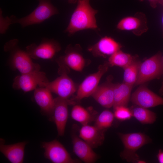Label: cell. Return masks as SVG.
I'll use <instances>...</instances> for the list:
<instances>
[{
  "label": "cell",
  "instance_id": "52a82bcc",
  "mask_svg": "<svg viewBox=\"0 0 163 163\" xmlns=\"http://www.w3.org/2000/svg\"><path fill=\"white\" fill-rule=\"evenodd\" d=\"M59 43L53 39L43 38L39 44L33 43L26 47V51L33 59H51L59 51Z\"/></svg>",
  "mask_w": 163,
  "mask_h": 163
},
{
  "label": "cell",
  "instance_id": "44dd1931",
  "mask_svg": "<svg viewBox=\"0 0 163 163\" xmlns=\"http://www.w3.org/2000/svg\"><path fill=\"white\" fill-rule=\"evenodd\" d=\"M133 86L124 82L114 84L113 108L118 106H127Z\"/></svg>",
  "mask_w": 163,
  "mask_h": 163
},
{
  "label": "cell",
  "instance_id": "30bf717a",
  "mask_svg": "<svg viewBox=\"0 0 163 163\" xmlns=\"http://www.w3.org/2000/svg\"><path fill=\"white\" fill-rule=\"evenodd\" d=\"M45 157L54 163H76L63 145L57 140L42 143Z\"/></svg>",
  "mask_w": 163,
  "mask_h": 163
},
{
  "label": "cell",
  "instance_id": "d6986e66",
  "mask_svg": "<svg viewBox=\"0 0 163 163\" xmlns=\"http://www.w3.org/2000/svg\"><path fill=\"white\" fill-rule=\"evenodd\" d=\"M108 78L104 84L98 86L92 96L101 105L107 108L113 106L114 84Z\"/></svg>",
  "mask_w": 163,
  "mask_h": 163
},
{
  "label": "cell",
  "instance_id": "7a4b0ae2",
  "mask_svg": "<svg viewBox=\"0 0 163 163\" xmlns=\"http://www.w3.org/2000/svg\"><path fill=\"white\" fill-rule=\"evenodd\" d=\"M90 0H78L77 6L64 31L69 35L86 29L98 30L95 17L98 11L91 7Z\"/></svg>",
  "mask_w": 163,
  "mask_h": 163
},
{
  "label": "cell",
  "instance_id": "ffe728a7",
  "mask_svg": "<svg viewBox=\"0 0 163 163\" xmlns=\"http://www.w3.org/2000/svg\"><path fill=\"white\" fill-rule=\"evenodd\" d=\"M1 139L0 151L12 163L23 162L24 149L27 142H23L11 145H5Z\"/></svg>",
  "mask_w": 163,
  "mask_h": 163
},
{
  "label": "cell",
  "instance_id": "9c48e42d",
  "mask_svg": "<svg viewBox=\"0 0 163 163\" xmlns=\"http://www.w3.org/2000/svg\"><path fill=\"white\" fill-rule=\"evenodd\" d=\"M60 75L52 82H49L46 87L51 92L57 94L61 98L68 99L76 91L75 84L67 75L66 68L60 67Z\"/></svg>",
  "mask_w": 163,
  "mask_h": 163
},
{
  "label": "cell",
  "instance_id": "5b68a950",
  "mask_svg": "<svg viewBox=\"0 0 163 163\" xmlns=\"http://www.w3.org/2000/svg\"><path fill=\"white\" fill-rule=\"evenodd\" d=\"M162 56L161 53L158 52L141 63L135 86L160 78L163 74Z\"/></svg>",
  "mask_w": 163,
  "mask_h": 163
},
{
  "label": "cell",
  "instance_id": "7c38bea8",
  "mask_svg": "<svg viewBox=\"0 0 163 163\" xmlns=\"http://www.w3.org/2000/svg\"><path fill=\"white\" fill-rule=\"evenodd\" d=\"M131 100L134 104L148 108L163 105V98L142 85L132 94Z\"/></svg>",
  "mask_w": 163,
  "mask_h": 163
},
{
  "label": "cell",
  "instance_id": "2e32d148",
  "mask_svg": "<svg viewBox=\"0 0 163 163\" xmlns=\"http://www.w3.org/2000/svg\"><path fill=\"white\" fill-rule=\"evenodd\" d=\"M73 152L81 160L86 163H93L98 158V155L86 142L75 134L72 136Z\"/></svg>",
  "mask_w": 163,
  "mask_h": 163
},
{
  "label": "cell",
  "instance_id": "7402d4cb",
  "mask_svg": "<svg viewBox=\"0 0 163 163\" xmlns=\"http://www.w3.org/2000/svg\"><path fill=\"white\" fill-rule=\"evenodd\" d=\"M135 57L120 50L110 56L108 62L109 66H117L124 69L130 64Z\"/></svg>",
  "mask_w": 163,
  "mask_h": 163
},
{
  "label": "cell",
  "instance_id": "d4e9b609",
  "mask_svg": "<svg viewBox=\"0 0 163 163\" xmlns=\"http://www.w3.org/2000/svg\"><path fill=\"white\" fill-rule=\"evenodd\" d=\"M72 118L82 125L88 124L93 119L90 112L82 107L78 105H74L71 113Z\"/></svg>",
  "mask_w": 163,
  "mask_h": 163
},
{
  "label": "cell",
  "instance_id": "cb8c5ba5",
  "mask_svg": "<svg viewBox=\"0 0 163 163\" xmlns=\"http://www.w3.org/2000/svg\"><path fill=\"white\" fill-rule=\"evenodd\" d=\"M132 115L142 124H152L156 120V116L154 112L141 107L133 108Z\"/></svg>",
  "mask_w": 163,
  "mask_h": 163
},
{
  "label": "cell",
  "instance_id": "1f68e13d",
  "mask_svg": "<svg viewBox=\"0 0 163 163\" xmlns=\"http://www.w3.org/2000/svg\"><path fill=\"white\" fill-rule=\"evenodd\" d=\"M162 32H163V13L162 14Z\"/></svg>",
  "mask_w": 163,
  "mask_h": 163
},
{
  "label": "cell",
  "instance_id": "4316f807",
  "mask_svg": "<svg viewBox=\"0 0 163 163\" xmlns=\"http://www.w3.org/2000/svg\"><path fill=\"white\" fill-rule=\"evenodd\" d=\"M114 117L120 120L129 119L133 116L131 111L126 107L118 106L114 108Z\"/></svg>",
  "mask_w": 163,
  "mask_h": 163
},
{
  "label": "cell",
  "instance_id": "8fae6325",
  "mask_svg": "<svg viewBox=\"0 0 163 163\" xmlns=\"http://www.w3.org/2000/svg\"><path fill=\"white\" fill-rule=\"evenodd\" d=\"M117 28L131 31L135 35L140 36L148 30L146 17L144 13L138 12L134 16L125 17L118 22Z\"/></svg>",
  "mask_w": 163,
  "mask_h": 163
},
{
  "label": "cell",
  "instance_id": "ba28073f",
  "mask_svg": "<svg viewBox=\"0 0 163 163\" xmlns=\"http://www.w3.org/2000/svg\"><path fill=\"white\" fill-rule=\"evenodd\" d=\"M110 66L108 62L98 67V71L87 76L79 85L75 99L80 101L83 98L92 96L98 86L103 75L107 71Z\"/></svg>",
  "mask_w": 163,
  "mask_h": 163
},
{
  "label": "cell",
  "instance_id": "8992f818",
  "mask_svg": "<svg viewBox=\"0 0 163 163\" xmlns=\"http://www.w3.org/2000/svg\"><path fill=\"white\" fill-rule=\"evenodd\" d=\"M49 82L46 73L37 70L16 76L13 79V88L28 92L38 87H46Z\"/></svg>",
  "mask_w": 163,
  "mask_h": 163
},
{
  "label": "cell",
  "instance_id": "e0dca14e",
  "mask_svg": "<svg viewBox=\"0 0 163 163\" xmlns=\"http://www.w3.org/2000/svg\"><path fill=\"white\" fill-rule=\"evenodd\" d=\"M34 95L35 102L42 113L52 117L55 102L51 92L46 87H38L34 90Z\"/></svg>",
  "mask_w": 163,
  "mask_h": 163
},
{
  "label": "cell",
  "instance_id": "5bb4252c",
  "mask_svg": "<svg viewBox=\"0 0 163 163\" xmlns=\"http://www.w3.org/2000/svg\"><path fill=\"white\" fill-rule=\"evenodd\" d=\"M121 47V45L113 38L106 36L89 47L88 50L95 57H105L120 50Z\"/></svg>",
  "mask_w": 163,
  "mask_h": 163
},
{
  "label": "cell",
  "instance_id": "4fadbf2b",
  "mask_svg": "<svg viewBox=\"0 0 163 163\" xmlns=\"http://www.w3.org/2000/svg\"><path fill=\"white\" fill-rule=\"evenodd\" d=\"M55 106L53 119L56 124L59 136L64 134L68 117V105L70 101L59 97L54 98Z\"/></svg>",
  "mask_w": 163,
  "mask_h": 163
},
{
  "label": "cell",
  "instance_id": "d6a6232c",
  "mask_svg": "<svg viewBox=\"0 0 163 163\" xmlns=\"http://www.w3.org/2000/svg\"><path fill=\"white\" fill-rule=\"evenodd\" d=\"M160 4L163 5V0H161Z\"/></svg>",
  "mask_w": 163,
  "mask_h": 163
},
{
  "label": "cell",
  "instance_id": "ac0fdd59",
  "mask_svg": "<svg viewBox=\"0 0 163 163\" xmlns=\"http://www.w3.org/2000/svg\"><path fill=\"white\" fill-rule=\"evenodd\" d=\"M106 130L101 129L95 126L83 125L79 132V137L92 148L101 145L104 140Z\"/></svg>",
  "mask_w": 163,
  "mask_h": 163
},
{
  "label": "cell",
  "instance_id": "f546056e",
  "mask_svg": "<svg viewBox=\"0 0 163 163\" xmlns=\"http://www.w3.org/2000/svg\"><path fill=\"white\" fill-rule=\"evenodd\" d=\"M162 66H163V55L162 56ZM159 93L161 95V96L163 95V81L162 82V85L159 89Z\"/></svg>",
  "mask_w": 163,
  "mask_h": 163
},
{
  "label": "cell",
  "instance_id": "3957f363",
  "mask_svg": "<svg viewBox=\"0 0 163 163\" xmlns=\"http://www.w3.org/2000/svg\"><path fill=\"white\" fill-rule=\"evenodd\" d=\"M19 40L14 39L6 42L4 45V51L9 54L8 63L13 70H17L24 74L40 70V65L34 62L28 53L19 46Z\"/></svg>",
  "mask_w": 163,
  "mask_h": 163
},
{
  "label": "cell",
  "instance_id": "4dcf8cb0",
  "mask_svg": "<svg viewBox=\"0 0 163 163\" xmlns=\"http://www.w3.org/2000/svg\"><path fill=\"white\" fill-rule=\"evenodd\" d=\"M77 1L78 0H68V2L70 4H75Z\"/></svg>",
  "mask_w": 163,
  "mask_h": 163
},
{
  "label": "cell",
  "instance_id": "9a60e30c",
  "mask_svg": "<svg viewBox=\"0 0 163 163\" xmlns=\"http://www.w3.org/2000/svg\"><path fill=\"white\" fill-rule=\"evenodd\" d=\"M65 53L64 56L57 59L59 64L67 66L75 71H81L85 66L86 60L80 53L69 45Z\"/></svg>",
  "mask_w": 163,
  "mask_h": 163
},
{
  "label": "cell",
  "instance_id": "603a6c76",
  "mask_svg": "<svg viewBox=\"0 0 163 163\" xmlns=\"http://www.w3.org/2000/svg\"><path fill=\"white\" fill-rule=\"evenodd\" d=\"M141 63L136 57L130 64L123 69L124 82L132 85L135 84L137 80Z\"/></svg>",
  "mask_w": 163,
  "mask_h": 163
},
{
  "label": "cell",
  "instance_id": "83f0119b",
  "mask_svg": "<svg viewBox=\"0 0 163 163\" xmlns=\"http://www.w3.org/2000/svg\"><path fill=\"white\" fill-rule=\"evenodd\" d=\"M139 1H143L144 0H139ZM150 3V5L153 8H155L158 3L160 4L161 0H148Z\"/></svg>",
  "mask_w": 163,
  "mask_h": 163
},
{
  "label": "cell",
  "instance_id": "277c9868",
  "mask_svg": "<svg viewBox=\"0 0 163 163\" xmlns=\"http://www.w3.org/2000/svg\"><path fill=\"white\" fill-rule=\"evenodd\" d=\"M119 135L124 148L120 156L128 162L139 161V157L136 153V151L151 141L148 136L141 133H119Z\"/></svg>",
  "mask_w": 163,
  "mask_h": 163
},
{
  "label": "cell",
  "instance_id": "484cf974",
  "mask_svg": "<svg viewBox=\"0 0 163 163\" xmlns=\"http://www.w3.org/2000/svg\"><path fill=\"white\" fill-rule=\"evenodd\" d=\"M114 116L110 111L104 110L96 119L94 126L100 129L106 130L111 126Z\"/></svg>",
  "mask_w": 163,
  "mask_h": 163
},
{
  "label": "cell",
  "instance_id": "6da1fadb",
  "mask_svg": "<svg viewBox=\"0 0 163 163\" xmlns=\"http://www.w3.org/2000/svg\"><path fill=\"white\" fill-rule=\"evenodd\" d=\"M37 6L28 15L21 18L14 15L4 17L2 12L0 14V33L5 34L9 26L12 24H18L24 28L34 24H39L58 13V11L51 2V0H37Z\"/></svg>",
  "mask_w": 163,
  "mask_h": 163
},
{
  "label": "cell",
  "instance_id": "f1b7e54d",
  "mask_svg": "<svg viewBox=\"0 0 163 163\" xmlns=\"http://www.w3.org/2000/svg\"><path fill=\"white\" fill-rule=\"evenodd\" d=\"M157 157L159 163H163V151L161 149H160L159 150L157 155Z\"/></svg>",
  "mask_w": 163,
  "mask_h": 163
}]
</instances>
